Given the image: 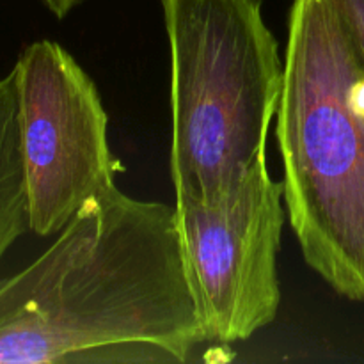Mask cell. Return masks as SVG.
<instances>
[{"label": "cell", "mask_w": 364, "mask_h": 364, "mask_svg": "<svg viewBox=\"0 0 364 364\" xmlns=\"http://www.w3.org/2000/svg\"><path fill=\"white\" fill-rule=\"evenodd\" d=\"M201 343L174 206L116 183L0 279V364L185 363Z\"/></svg>", "instance_id": "6da1fadb"}, {"label": "cell", "mask_w": 364, "mask_h": 364, "mask_svg": "<svg viewBox=\"0 0 364 364\" xmlns=\"http://www.w3.org/2000/svg\"><path fill=\"white\" fill-rule=\"evenodd\" d=\"M364 63L338 0H294L276 114L290 226L306 263L364 302V107L350 85Z\"/></svg>", "instance_id": "7a4b0ae2"}, {"label": "cell", "mask_w": 364, "mask_h": 364, "mask_svg": "<svg viewBox=\"0 0 364 364\" xmlns=\"http://www.w3.org/2000/svg\"><path fill=\"white\" fill-rule=\"evenodd\" d=\"M171 53V178L212 199L267 156L284 57L262 0H162Z\"/></svg>", "instance_id": "3957f363"}, {"label": "cell", "mask_w": 364, "mask_h": 364, "mask_svg": "<svg viewBox=\"0 0 364 364\" xmlns=\"http://www.w3.org/2000/svg\"><path fill=\"white\" fill-rule=\"evenodd\" d=\"M265 159L212 199L176 198L178 240L205 343L245 341L274 322L287 206Z\"/></svg>", "instance_id": "277c9868"}, {"label": "cell", "mask_w": 364, "mask_h": 364, "mask_svg": "<svg viewBox=\"0 0 364 364\" xmlns=\"http://www.w3.org/2000/svg\"><path fill=\"white\" fill-rule=\"evenodd\" d=\"M31 231L55 235L92 196L116 183L100 92L66 48L39 39L13 66Z\"/></svg>", "instance_id": "5b68a950"}, {"label": "cell", "mask_w": 364, "mask_h": 364, "mask_svg": "<svg viewBox=\"0 0 364 364\" xmlns=\"http://www.w3.org/2000/svg\"><path fill=\"white\" fill-rule=\"evenodd\" d=\"M31 230L14 71L0 78V263Z\"/></svg>", "instance_id": "8992f818"}, {"label": "cell", "mask_w": 364, "mask_h": 364, "mask_svg": "<svg viewBox=\"0 0 364 364\" xmlns=\"http://www.w3.org/2000/svg\"><path fill=\"white\" fill-rule=\"evenodd\" d=\"M364 53V0H338Z\"/></svg>", "instance_id": "52a82bcc"}, {"label": "cell", "mask_w": 364, "mask_h": 364, "mask_svg": "<svg viewBox=\"0 0 364 364\" xmlns=\"http://www.w3.org/2000/svg\"><path fill=\"white\" fill-rule=\"evenodd\" d=\"M80 2L82 0H43L50 13L55 14L57 18H64L66 14H70V11L75 9Z\"/></svg>", "instance_id": "ba28073f"}]
</instances>
